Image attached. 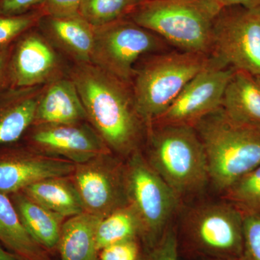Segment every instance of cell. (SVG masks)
Listing matches in <instances>:
<instances>
[{
  "mask_svg": "<svg viewBox=\"0 0 260 260\" xmlns=\"http://www.w3.org/2000/svg\"><path fill=\"white\" fill-rule=\"evenodd\" d=\"M243 214H260V164L222 193Z\"/></svg>",
  "mask_w": 260,
  "mask_h": 260,
  "instance_id": "obj_25",
  "label": "cell"
},
{
  "mask_svg": "<svg viewBox=\"0 0 260 260\" xmlns=\"http://www.w3.org/2000/svg\"><path fill=\"white\" fill-rule=\"evenodd\" d=\"M14 44L10 61L11 86H42L64 76L56 48L42 32L28 30Z\"/></svg>",
  "mask_w": 260,
  "mask_h": 260,
  "instance_id": "obj_13",
  "label": "cell"
},
{
  "mask_svg": "<svg viewBox=\"0 0 260 260\" xmlns=\"http://www.w3.org/2000/svg\"><path fill=\"white\" fill-rule=\"evenodd\" d=\"M244 215L226 200L206 202L188 210L181 223L184 247L208 259L241 260Z\"/></svg>",
  "mask_w": 260,
  "mask_h": 260,
  "instance_id": "obj_6",
  "label": "cell"
},
{
  "mask_svg": "<svg viewBox=\"0 0 260 260\" xmlns=\"http://www.w3.org/2000/svg\"><path fill=\"white\" fill-rule=\"evenodd\" d=\"M14 44L0 49V91L11 86L10 61Z\"/></svg>",
  "mask_w": 260,
  "mask_h": 260,
  "instance_id": "obj_32",
  "label": "cell"
},
{
  "mask_svg": "<svg viewBox=\"0 0 260 260\" xmlns=\"http://www.w3.org/2000/svg\"><path fill=\"white\" fill-rule=\"evenodd\" d=\"M43 87H9L0 91V146L16 143L30 129Z\"/></svg>",
  "mask_w": 260,
  "mask_h": 260,
  "instance_id": "obj_17",
  "label": "cell"
},
{
  "mask_svg": "<svg viewBox=\"0 0 260 260\" xmlns=\"http://www.w3.org/2000/svg\"><path fill=\"white\" fill-rule=\"evenodd\" d=\"M68 74L87 121L110 151L126 160L143 150L148 124L137 109L131 85L90 62L74 63Z\"/></svg>",
  "mask_w": 260,
  "mask_h": 260,
  "instance_id": "obj_1",
  "label": "cell"
},
{
  "mask_svg": "<svg viewBox=\"0 0 260 260\" xmlns=\"http://www.w3.org/2000/svg\"><path fill=\"white\" fill-rule=\"evenodd\" d=\"M85 121L87 116L83 103L69 77H60L44 85L32 125L73 124Z\"/></svg>",
  "mask_w": 260,
  "mask_h": 260,
  "instance_id": "obj_15",
  "label": "cell"
},
{
  "mask_svg": "<svg viewBox=\"0 0 260 260\" xmlns=\"http://www.w3.org/2000/svg\"><path fill=\"white\" fill-rule=\"evenodd\" d=\"M259 81H260V78H259Z\"/></svg>",
  "mask_w": 260,
  "mask_h": 260,
  "instance_id": "obj_36",
  "label": "cell"
},
{
  "mask_svg": "<svg viewBox=\"0 0 260 260\" xmlns=\"http://www.w3.org/2000/svg\"><path fill=\"white\" fill-rule=\"evenodd\" d=\"M140 239L115 243L99 251L100 260H139L142 255Z\"/></svg>",
  "mask_w": 260,
  "mask_h": 260,
  "instance_id": "obj_29",
  "label": "cell"
},
{
  "mask_svg": "<svg viewBox=\"0 0 260 260\" xmlns=\"http://www.w3.org/2000/svg\"><path fill=\"white\" fill-rule=\"evenodd\" d=\"M210 62L209 55L179 50L142 58L135 67L131 87L137 109L146 124L160 117Z\"/></svg>",
  "mask_w": 260,
  "mask_h": 260,
  "instance_id": "obj_5",
  "label": "cell"
},
{
  "mask_svg": "<svg viewBox=\"0 0 260 260\" xmlns=\"http://www.w3.org/2000/svg\"><path fill=\"white\" fill-rule=\"evenodd\" d=\"M143 228L138 214L131 205H127L102 219L98 224L95 239L99 251L103 248L115 243L140 239Z\"/></svg>",
  "mask_w": 260,
  "mask_h": 260,
  "instance_id": "obj_23",
  "label": "cell"
},
{
  "mask_svg": "<svg viewBox=\"0 0 260 260\" xmlns=\"http://www.w3.org/2000/svg\"><path fill=\"white\" fill-rule=\"evenodd\" d=\"M9 196L30 237L46 250L57 249L66 218L34 201L23 191Z\"/></svg>",
  "mask_w": 260,
  "mask_h": 260,
  "instance_id": "obj_19",
  "label": "cell"
},
{
  "mask_svg": "<svg viewBox=\"0 0 260 260\" xmlns=\"http://www.w3.org/2000/svg\"><path fill=\"white\" fill-rule=\"evenodd\" d=\"M220 10L228 7L242 6L254 8L260 6V0H212Z\"/></svg>",
  "mask_w": 260,
  "mask_h": 260,
  "instance_id": "obj_33",
  "label": "cell"
},
{
  "mask_svg": "<svg viewBox=\"0 0 260 260\" xmlns=\"http://www.w3.org/2000/svg\"><path fill=\"white\" fill-rule=\"evenodd\" d=\"M0 242L25 260H49L47 251L30 237L9 195L0 192Z\"/></svg>",
  "mask_w": 260,
  "mask_h": 260,
  "instance_id": "obj_22",
  "label": "cell"
},
{
  "mask_svg": "<svg viewBox=\"0 0 260 260\" xmlns=\"http://www.w3.org/2000/svg\"><path fill=\"white\" fill-rule=\"evenodd\" d=\"M83 0H44L39 9L44 16L63 17L79 14Z\"/></svg>",
  "mask_w": 260,
  "mask_h": 260,
  "instance_id": "obj_30",
  "label": "cell"
},
{
  "mask_svg": "<svg viewBox=\"0 0 260 260\" xmlns=\"http://www.w3.org/2000/svg\"><path fill=\"white\" fill-rule=\"evenodd\" d=\"M210 56L260 78V6L220 10L214 20Z\"/></svg>",
  "mask_w": 260,
  "mask_h": 260,
  "instance_id": "obj_9",
  "label": "cell"
},
{
  "mask_svg": "<svg viewBox=\"0 0 260 260\" xmlns=\"http://www.w3.org/2000/svg\"><path fill=\"white\" fill-rule=\"evenodd\" d=\"M209 260H228V259H209Z\"/></svg>",
  "mask_w": 260,
  "mask_h": 260,
  "instance_id": "obj_35",
  "label": "cell"
},
{
  "mask_svg": "<svg viewBox=\"0 0 260 260\" xmlns=\"http://www.w3.org/2000/svg\"><path fill=\"white\" fill-rule=\"evenodd\" d=\"M100 220L86 212L65 220L57 247L61 260H100L95 239Z\"/></svg>",
  "mask_w": 260,
  "mask_h": 260,
  "instance_id": "obj_21",
  "label": "cell"
},
{
  "mask_svg": "<svg viewBox=\"0 0 260 260\" xmlns=\"http://www.w3.org/2000/svg\"><path fill=\"white\" fill-rule=\"evenodd\" d=\"M71 177L86 213L103 219L129 205L125 160L112 152L76 164Z\"/></svg>",
  "mask_w": 260,
  "mask_h": 260,
  "instance_id": "obj_10",
  "label": "cell"
},
{
  "mask_svg": "<svg viewBox=\"0 0 260 260\" xmlns=\"http://www.w3.org/2000/svg\"><path fill=\"white\" fill-rule=\"evenodd\" d=\"M142 150L180 200L202 192L210 181L204 147L193 126L150 123Z\"/></svg>",
  "mask_w": 260,
  "mask_h": 260,
  "instance_id": "obj_2",
  "label": "cell"
},
{
  "mask_svg": "<svg viewBox=\"0 0 260 260\" xmlns=\"http://www.w3.org/2000/svg\"><path fill=\"white\" fill-rule=\"evenodd\" d=\"M179 248L177 229L172 223L158 242L142 253L139 260H179Z\"/></svg>",
  "mask_w": 260,
  "mask_h": 260,
  "instance_id": "obj_27",
  "label": "cell"
},
{
  "mask_svg": "<svg viewBox=\"0 0 260 260\" xmlns=\"http://www.w3.org/2000/svg\"><path fill=\"white\" fill-rule=\"evenodd\" d=\"M141 0H83L79 14L92 26L99 27L127 18Z\"/></svg>",
  "mask_w": 260,
  "mask_h": 260,
  "instance_id": "obj_24",
  "label": "cell"
},
{
  "mask_svg": "<svg viewBox=\"0 0 260 260\" xmlns=\"http://www.w3.org/2000/svg\"><path fill=\"white\" fill-rule=\"evenodd\" d=\"M75 169L73 162L30 146L5 148L0 150V192L10 195L48 178L72 176Z\"/></svg>",
  "mask_w": 260,
  "mask_h": 260,
  "instance_id": "obj_14",
  "label": "cell"
},
{
  "mask_svg": "<svg viewBox=\"0 0 260 260\" xmlns=\"http://www.w3.org/2000/svg\"><path fill=\"white\" fill-rule=\"evenodd\" d=\"M21 191L34 201L66 219L85 212L71 176L48 178L27 186Z\"/></svg>",
  "mask_w": 260,
  "mask_h": 260,
  "instance_id": "obj_20",
  "label": "cell"
},
{
  "mask_svg": "<svg viewBox=\"0 0 260 260\" xmlns=\"http://www.w3.org/2000/svg\"><path fill=\"white\" fill-rule=\"evenodd\" d=\"M206 155L208 175L223 193L260 164V129L233 121L221 107L193 124Z\"/></svg>",
  "mask_w": 260,
  "mask_h": 260,
  "instance_id": "obj_3",
  "label": "cell"
},
{
  "mask_svg": "<svg viewBox=\"0 0 260 260\" xmlns=\"http://www.w3.org/2000/svg\"><path fill=\"white\" fill-rule=\"evenodd\" d=\"M0 260H25L14 253H10L0 247Z\"/></svg>",
  "mask_w": 260,
  "mask_h": 260,
  "instance_id": "obj_34",
  "label": "cell"
},
{
  "mask_svg": "<svg viewBox=\"0 0 260 260\" xmlns=\"http://www.w3.org/2000/svg\"><path fill=\"white\" fill-rule=\"evenodd\" d=\"M167 45L161 38L127 17L94 27L90 63L131 85L138 61L168 51Z\"/></svg>",
  "mask_w": 260,
  "mask_h": 260,
  "instance_id": "obj_8",
  "label": "cell"
},
{
  "mask_svg": "<svg viewBox=\"0 0 260 260\" xmlns=\"http://www.w3.org/2000/svg\"><path fill=\"white\" fill-rule=\"evenodd\" d=\"M243 215V251L241 260H260V214Z\"/></svg>",
  "mask_w": 260,
  "mask_h": 260,
  "instance_id": "obj_28",
  "label": "cell"
},
{
  "mask_svg": "<svg viewBox=\"0 0 260 260\" xmlns=\"http://www.w3.org/2000/svg\"><path fill=\"white\" fill-rule=\"evenodd\" d=\"M220 107L233 121L260 129L259 78L235 70L224 91Z\"/></svg>",
  "mask_w": 260,
  "mask_h": 260,
  "instance_id": "obj_18",
  "label": "cell"
},
{
  "mask_svg": "<svg viewBox=\"0 0 260 260\" xmlns=\"http://www.w3.org/2000/svg\"><path fill=\"white\" fill-rule=\"evenodd\" d=\"M220 10L212 0H141L128 18L178 50L210 56Z\"/></svg>",
  "mask_w": 260,
  "mask_h": 260,
  "instance_id": "obj_4",
  "label": "cell"
},
{
  "mask_svg": "<svg viewBox=\"0 0 260 260\" xmlns=\"http://www.w3.org/2000/svg\"><path fill=\"white\" fill-rule=\"evenodd\" d=\"M44 15L38 9L32 13L0 15V49L13 44L25 32L39 24Z\"/></svg>",
  "mask_w": 260,
  "mask_h": 260,
  "instance_id": "obj_26",
  "label": "cell"
},
{
  "mask_svg": "<svg viewBox=\"0 0 260 260\" xmlns=\"http://www.w3.org/2000/svg\"><path fill=\"white\" fill-rule=\"evenodd\" d=\"M234 71L210 57V64L195 75L169 109L152 122L192 126L221 107L224 91Z\"/></svg>",
  "mask_w": 260,
  "mask_h": 260,
  "instance_id": "obj_11",
  "label": "cell"
},
{
  "mask_svg": "<svg viewBox=\"0 0 260 260\" xmlns=\"http://www.w3.org/2000/svg\"><path fill=\"white\" fill-rule=\"evenodd\" d=\"M126 194L143 228L145 248L155 244L172 224L180 199L147 161L143 150L125 160Z\"/></svg>",
  "mask_w": 260,
  "mask_h": 260,
  "instance_id": "obj_7",
  "label": "cell"
},
{
  "mask_svg": "<svg viewBox=\"0 0 260 260\" xmlns=\"http://www.w3.org/2000/svg\"><path fill=\"white\" fill-rule=\"evenodd\" d=\"M39 25L51 44L73 63L90 62L94 27L81 15L44 16Z\"/></svg>",
  "mask_w": 260,
  "mask_h": 260,
  "instance_id": "obj_16",
  "label": "cell"
},
{
  "mask_svg": "<svg viewBox=\"0 0 260 260\" xmlns=\"http://www.w3.org/2000/svg\"><path fill=\"white\" fill-rule=\"evenodd\" d=\"M44 0H0V15L24 14L36 6H40Z\"/></svg>",
  "mask_w": 260,
  "mask_h": 260,
  "instance_id": "obj_31",
  "label": "cell"
},
{
  "mask_svg": "<svg viewBox=\"0 0 260 260\" xmlns=\"http://www.w3.org/2000/svg\"><path fill=\"white\" fill-rule=\"evenodd\" d=\"M29 146L39 153L83 164L110 150L88 121L30 126Z\"/></svg>",
  "mask_w": 260,
  "mask_h": 260,
  "instance_id": "obj_12",
  "label": "cell"
}]
</instances>
